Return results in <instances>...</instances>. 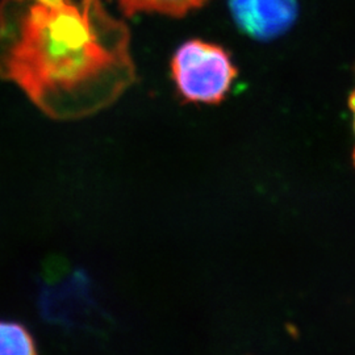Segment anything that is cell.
Listing matches in <instances>:
<instances>
[{"label":"cell","mask_w":355,"mask_h":355,"mask_svg":"<svg viewBox=\"0 0 355 355\" xmlns=\"http://www.w3.org/2000/svg\"><path fill=\"white\" fill-rule=\"evenodd\" d=\"M0 79L53 120L89 117L136 82L130 31L102 0H0Z\"/></svg>","instance_id":"cell-1"},{"label":"cell","mask_w":355,"mask_h":355,"mask_svg":"<svg viewBox=\"0 0 355 355\" xmlns=\"http://www.w3.org/2000/svg\"><path fill=\"white\" fill-rule=\"evenodd\" d=\"M171 74L186 102L216 104L227 96L237 69L223 48L202 40H190L175 51Z\"/></svg>","instance_id":"cell-2"},{"label":"cell","mask_w":355,"mask_h":355,"mask_svg":"<svg viewBox=\"0 0 355 355\" xmlns=\"http://www.w3.org/2000/svg\"><path fill=\"white\" fill-rule=\"evenodd\" d=\"M239 28L255 40H272L295 23L297 0H229Z\"/></svg>","instance_id":"cell-3"},{"label":"cell","mask_w":355,"mask_h":355,"mask_svg":"<svg viewBox=\"0 0 355 355\" xmlns=\"http://www.w3.org/2000/svg\"><path fill=\"white\" fill-rule=\"evenodd\" d=\"M123 12L127 16L137 13H161L167 16L180 17L200 8L209 0H117Z\"/></svg>","instance_id":"cell-4"},{"label":"cell","mask_w":355,"mask_h":355,"mask_svg":"<svg viewBox=\"0 0 355 355\" xmlns=\"http://www.w3.org/2000/svg\"><path fill=\"white\" fill-rule=\"evenodd\" d=\"M36 341L26 325L0 320V355H36Z\"/></svg>","instance_id":"cell-5"},{"label":"cell","mask_w":355,"mask_h":355,"mask_svg":"<svg viewBox=\"0 0 355 355\" xmlns=\"http://www.w3.org/2000/svg\"><path fill=\"white\" fill-rule=\"evenodd\" d=\"M350 108H352V112H353V117H354V130H355V89L352 94V98H350ZM354 161H355V152H354Z\"/></svg>","instance_id":"cell-6"}]
</instances>
